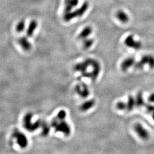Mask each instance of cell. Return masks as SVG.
Instances as JSON below:
<instances>
[{
    "label": "cell",
    "instance_id": "obj_1",
    "mask_svg": "<svg viewBox=\"0 0 154 154\" xmlns=\"http://www.w3.org/2000/svg\"><path fill=\"white\" fill-rule=\"evenodd\" d=\"M67 113L65 110H60L51 122V126L56 132H61L65 136L70 135L71 129L69 124L66 121Z\"/></svg>",
    "mask_w": 154,
    "mask_h": 154
},
{
    "label": "cell",
    "instance_id": "obj_2",
    "mask_svg": "<svg viewBox=\"0 0 154 154\" xmlns=\"http://www.w3.org/2000/svg\"><path fill=\"white\" fill-rule=\"evenodd\" d=\"M89 7V4L87 2H84L79 8L76 9L74 11H71L69 12L64 13L63 18L65 22L70 21L71 20L77 17H81L84 14Z\"/></svg>",
    "mask_w": 154,
    "mask_h": 154
},
{
    "label": "cell",
    "instance_id": "obj_3",
    "mask_svg": "<svg viewBox=\"0 0 154 154\" xmlns=\"http://www.w3.org/2000/svg\"><path fill=\"white\" fill-rule=\"evenodd\" d=\"M33 114L28 113L26 114L23 118V126L24 128L29 131V132H34V131L40 127L41 125V122L39 120H37L36 121L32 122Z\"/></svg>",
    "mask_w": 154,
    "mask_h": 154
},
{
    "label": "cell",
    "instance_id": "obj_4",
    "mask_svg": "<svg viewBox=\"0 0 154 154\" xmlns=\"http://www.w3.org/2000/svg\"><path fill=\"white\" fill-rule=\"evenodd\" d=\"M147 65L151 69H154V56L151 54L144 55L141 58L139 61L136 62L134 68L138 70H142L145 65Z\"/></svg>",
    "mask_w": 154,
    "mask_h": 154
},
{
    "label": "cell",
    "instance_id": "obj_5",
    "mask_svg": "<svg viewBox=\"0 0 154 154\" xmlns=\"http://www.w3.org/2000/svg\"><path fill=\"white\" fill-rule=\"evenodd\" d=\"M12 136L20 147L24 148L27 146L28 140L27 137L21 131L18 130L14 131L12 134Z\"/></svg>",
    "mask_w": 154,
    "mask_h": 154
},
{
    "label": "cell",
    "instance_id": "obj_6",
    "mask_svg": "<svg viewBox=\"0 0 154 154\" xmlns=\"http://www.w3.org/2000/svg\"><path fill=\"white\" fill-rule=\"evenodd\" d=\"M75 91L80 97L86 98L89 96L90 90L88 86L84 83L77 84L75 87Z\"/></svg>",
    "mask_w": 154,
    "mask_h": 154
},
{
    "label": "cell",
    "instance_id": "obj_7",
    "mask_svg": "<svg viewBox=\"0 0 154 154\" xmlns=\"http://www.w3.org/2000/svg\"><path fill=\"white\" fill-rule=\"evenodd\" d=\"M125 44L127 47L134 49L135 50H139L142 48V44L140 41H136L133 35H129L126 38Z\"/></svg>",
    "mask_w": 154,
    "mask_h": 154
},
{
    "label": "cell",
    "instance_id": "obj_8",
    "mask_svg": "<svg viewBox=\"0 0 154 154\" xmlns=\"http://www.w3.org/2000/svg\"><path fill=\"white\" fill-rule=\"evenodd\" d=\"M134 130L138 136L142 139L146 140L150 138V133L140 123H136L134 126Z\"/></svg>",
    "mask_w": 154,
    "mask_h": 154
},
{
    "label": "cell",
    "instance_id": "obj_9",
    "mask_svg": "<svg viewBox=\"0 0 154 154\" xmlns=\"http://www.w3.org/2000/svg\"><path fill=\"white\" fill-rule=\"evenodd\" d=\"M136 60L133 57H127L122 61L121 64V69L123 71H126L131 67H134Z\"/></svg>",
    "mask_w": 154,
    "mask_h": 154
},
{
    "label": "cell",
    "instance_id": "obj_10",
    "mask_svg": "<svg viewBox=\"0 0 154 154\" xmlns=\"http://www.w3.org/2000/svg\"><path fill=\"white\" fill-rule=\"evenodd\" d=\"M18 43L22 49L26 51H29L32 47L31 43L28 40V38L26 36L21 37L18 38Z\"/></svg>",
    "mask_w": 154,
    "mask_h": 154
},
{
    "label": "cell",
    "instance_id": "obj_11",
    "mask_svg": "<svg viewBox=\"0 0 154 154\" xmlns=\"http://www.w3.org/2000/svg\"><path fill=\"white\" fill-rule=\"evenodd\" d=\"M37 27H38V22L37 21L34 20H31L28 26L27 30H26V36L27 38H30V37H33Z\"/></svg>",
    "mask_w": 154,
    "mask_h": 154
},
{
    "label": "cell",
    "instance_id": "obj_12",
    "mask_svg": "<svg viewBox=\"0 0 154 154\" xmlns=\"http://www.w3.org/2000/svg\"><path fill=\"white\" fill-rule=\"evenodd\" d=\"M79 3V0H65L64 13L72 11L74 7L77 6Z\"/></svg>",
    "mask_w": 154,
    "mask_h": 154
},
{
    "label": "cell",
    "instance_id": "obj_13",
    "mask_svg": "<svg viewBox=\"0 0 154 154\" xmlns=\"http://www.w3.org/2000/svg\"><path fill=\"white\" fill-rule=\"evenodd\" d=\"M95 104V101L94 99H90L86 101L85 102L80 105V110L83 112H86L87 111L91 109L92 108L94 107Z\"/></svg>",
    "mask_w": 154,
    "mask_h": 154
},
{
    "label": "cell",
    "instance_id": "obj_14",
    "mask_svg": "<svg viewBox=\"0 0 154 154\" xmlns=\"http://www.w3.org/2000/svg\"><path fill=\"white\" fill-rule=\"evenodd\" d=\"M92 33H93V29L90 26H87L82 30V31L79 34L78 38L80 40L83 41L84 39L88 38Z\"/></svg>",
    "mask_w": 154,
    "mask_h": 154
},
{
    "label": "cell",
    "instance_id": "obj_15",
    "mask_svg": "<svg viewBox=\"0 0 154 154\" xmlns=\"http://www.w3.org/2000/svg\"><path fill=\"white\" fill-rule=\"evenodd\" d=\"M116 18L122 23H127L129 20V17L126 13L122 10L118 11L116 14Z\"/></svg>",
    "mask_w": 154,
    "mask_h": 154
},
{
    "label": "cell",
    "instance_id": "obj_16",
    "mask_svg": "<svg viewBox=\"0 0 154 154\" xmlns=\"http://www.w3.org/2000/svg\"><path fill=\"white\" fill-rule=\"evenodd\" d=\"M127 104V111H131L134 110V108L136 106V101L135 98H134L132 96H129L126 102Z\"/></svg>",
    "mask_w": 154,
    "mask_h": 154
},
{
    "label": "cell",
    "instance_id": "obj_17",
    "mask_svg": "<svg viewBox=\"0 0 154 154\" xmlns=\"http://www.w3.org/2000/svg\"><path fill=\"white\" fill-rule=\"evenodd\" d=\"M135 101H136V106L137 107H142L145 106L146 103L144 102L143 96L142 93H138L136 95V97L135 98Z\"/></svg>",
    "mask_w": 154,
    "mask_h": 154
},
{
    "label": "cell",
    "instance_id": "obj_18",
    "mask_svg": "<svg viewBox=\"0 0 154 154\" xmlns=\"http://www.w3.org/2000/svg\"><path fill=\"white\" fill-rule=\"evenodd\" d=\"M25 29V22L24 20H21L17 24L16 30L17 33H22Z\"/></svg>",
    "mask_w": 154,
    "mask_h": 154
},
{
    "label": "cell",
    "instance_id": "obj_19",
    "mask_svg": "<svg viewBox=\"0 0 154 154\" xmlns=\"http://www.w3.org/2000/svg\"><path fill=\"white\" fill-rule=\"evenodd\" d=\"M94 43V39L93 38H86L83 40V46L85 49H88L93 46Z\"/></svg>",
    "mask_w": 154,
    "mask_h": 154
},
{
    "label": "cell",
    "instance_id": "obj_20",
    "mask_svg": "<svg viewBox=\"0 0 154 154\" xmlns=\"http://www.w3.org/2000/svg\"><path fill=\"white\" fill-rule=\"evenodd\" d=\"M116 107L118 110H120V111L127 110L126 102H123V101H120V102H118L116 104Z\"/></svg>",
    "mask_w": 154,
    "mask_h": 154
},
{
    "label": "cell",
    "instance_id": "obj_21",
    "mask_svg": "<svg viewBox=\"0 0 154 154\" xmlns=\"http://www.w3.org/2000/svg\"><path fill=\"white\" fill-rule=\"evenodd\" d=\"M148 101H149L150 102L154 103V93H152L150 95L149 97H148Z\"/></svg>",
    "mask_w": 154,
    "mask_h": 154
},
{
    "label": "cell",
    "instance_id": "obj_22",
    "mask_svg": "<svg viewBox=\"0 0 154 154\" xmlns=\"http://www.w3.org/2000/svg\"><path fill=\"white\" fill-rule=\"evenodd\" d=\"M151 116H152V118H153V121H154V112H153V114H151Z\"/></svg>",
    "mask_w": 154,
    "mask_h": 154
}]
</instances>
